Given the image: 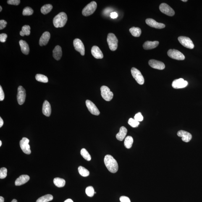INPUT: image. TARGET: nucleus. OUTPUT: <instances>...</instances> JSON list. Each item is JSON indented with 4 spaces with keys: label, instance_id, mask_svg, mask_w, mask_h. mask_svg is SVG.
Here are the masks:
<instances>
[{
    "label": "nucleus",
    "instance_id": "obj_1",
    "mask_svg": "<svg viewBox=\"0 0 202 202\" xmlns=\"http://www.w3.org/2000/svg\"><path fill=\"white\" fill-rule=\"evenodd\" d=\"M104 163L108 170L111 173H115L118 169L117 161L111 155H106L104 157Z\"/></svg>",
    "mask_w": 202,
    "mask_h": 202
},
{
    "label": "nucleus",
    "instance_id": "obj_2",
    "mask_svg": "<svg viewBox=\"0 0 202 202\" xmlns=\"http://www.w3.org/2000/svg\"><path fill=\"white\" fill-rule=\"evenodd\" d=\"M67 20V15L64 12L60 13L53 19V24L56 28L62 27L66 25Z\"/></svg>",
    "mask_w": 202,
    "mask_h": 202
},
{
    "label": "nucleus",
    "instance_id": "obj_3",
    "mask_svg": "<svg viewBox=\"0 0 202 202\" xmlns=\"http://www.w3.org/2000/svg\"><path fill=\"white\" fill-rule=\"evenodd\" d=\"M118 40L115 35L112 33L108 34L107 42L110 49L111 51H115L118 47Z\"/></svg>",
    "mask_w": 202,
    "mask_h": 202
},
{
    "label": "nucleus",
    "instance_id": "obj_4",
    "mask_svg": "<svg viewBox=\"0 0 202 202\" xmlns=\"http://www.w3.org/2000/svg\"><path fill=\"white\" fill-rule=\"evenodd\" d=\"M97 8V4L96 2H91L83 9L82 15L85 17L91 15L96 11Z\"/></svg>",
    "mask_w": 202,
    "mask_h": 202
},
{
    "label": "nucleus",
    "instance_id": "obj_5",
    "mask_svg": "<svg viewBox=\"0 0 202 202\" xmlns=\"http://www.w3.org/2000/svg\"><path fill=\"white\" fill-rule=\"evenodd\" d=\"M101 95L102 98L106 101H110L114 97V94L111 91L109 87L102 86L101 88Z\"/></svg>",
    "mask_w": 202,
    "mask_h": 202
},
{
    "label": "nucleus",
    "instance_id": "obj_6",
    "mask_svg": "<svg viewBox=\"0 0 202 202\" xmlns=\"http://www.w3.org/2000/svg\"><path fill=\"white\" fill-rule=\"evenodd\" d=\"M167 54L169 57L177 60H182L185 59V56L176 50H169L168 51Z\"/></svg>",
    "mask_w": 202,
    "mask_h": 202
},
{
    "label": "nucleus",
    "instance_id": "obj_7",
    "mask_svg": "<svg viewBox=\"0 0 202 202\" xmlns=\"http://www.w3.org/2000/svg\"><path fill=\"white\" fill-rule=\"evenodd\" d=\"M131 73L132 77L137 83L140 85L143 84L145 82L144 78L139 70L135 67H132L131 69Z\"/></svg>",
    "mask_w": 202,
    "mask_h": 202
},
{
    "label": "nucleus",
    "instance_id": "obj_8",
    "mask_svg": "<svg viewBox=\"0 0 202 202\" xmlns=\"http://www.w3.org/2000/svg\"><path fill=\"white\" fill-rule=\"evenodd\" d=\"M178 39L181 44L186 48L192 49L194 47L193 42L188 37L181 36L179 37Z\"/></svg>",
    "mask_w": 202,
    "mask_h": 202
},
{
    "label": "nucleus",
    "instance_id": "obj_9",
    "mask_svg": "<svg viewBox=\"0 0 202 202\" xmlns=\"http://www.w3.org/2000/svg\"><path fill=\"white\" fill-rule=\"evenodd\" d=\"M29 140L26 137L22 138L20 142L21 149L26 154L28 155L30 154L31 153L30 146L29 144Z\"/></svg>",
    "mask_w": 202,
    "mask_h": 202
},
{
    "label": "nucleus",
    "instance_id": "obj_10",
    "mask_svg": "<svg viewBox=\"0 0 202 202\" xmlns=\"http://www.w3.org/2000/svg\"><path fill=\"white\" fill-rule=\"evenodd\" d=\"M159 9L162 12L168 16H173L175 14L173 9L165 3L161 4L159 5Z\"/></svg>",
    "mask_w": 202,
    "mask_h": 202
},
{
    "label": "nucleus",
    "instance_id": "obj_11",
    "mask_svg": "<svg viewBox=\"0 0 202 202\" xmlns=\"http://www.w3.org/2000/svg\"><path fill=\"white\" fill-rule=\"evenodd\" d=\"M74 46L76 51L79 52L82 56L84 55L85 47L81 40L79 39H75L74 40Z\"/></svg>",
    "mask_w": 202,
    "mask_h": 202
},
{
    "label": "nucleus",
    "instance_id": "obj_12",
    "mask_svg": "<svg viewBox=\"0 0 202 202\" xmlns=\"http://www.w3.org/2000/svg\"><path fill=\"white\" fill-rule=\"evenodd\" d=\"M26 97V91L23 87L20 86L18 88L17 99L18 102L22 105L25 102Z\"/></svg>",
    "mask_w": 202,
    "mask_h": 202
},
{
    "label": "nucleus",
    "instance_id": "obj_13",
    "mask_svg": "<svg viewBox=\"0 0 202 202\" xmlns=\"http://www.w3.org/2000/svg\"><path fill=\"white\" fill-rule=\"evenodd\" d=\"M86 104L87 108L91 114L95 115H98L100 112L96 106L93 102L87 100L86 101Z\"/></svg>",
    "mask_w": 202,
    "mask_h": 202
},
{
    "label": "nucleus",
    "instance_id": "obj_14",
    "mask_svg": "<svg viewBox=\"0 0 202 202\" xmlns=\"http://www.w3.org/2000/svg\"><path fill=\"white\" fill-rule=\"evenodd\" d=\"M188 85V82L182 78L177 79L173 81L172 86L175 89H180L185 88Z\"/></svg>",
    "mask_w": 202,
    "mask_h": 202
},
{
    "label": "nucleus",
    "instance_id": "obj_15",
    "mask_svg": "<svg viewBox=\"0 0 202 202\" xmlns=\"http://www.w3.org/2000/svg\"><path fill=\"white\" fill-rule=\"evenodd\" d=\"M149 64L153 68L163 70L165 68L164 63L155 60H151L149 61Z\"/></svg>",
    "mask_w": 202,
    "mask_h": 202
},
{
    "label": "nucleus",
    "instance_id": "obj_16",
    "mask_svg": "<svg viewBox=\"0 0 202 202\" xmlns=\"http://www.w3.org/2000/svg\"><path fill=\"white\" fill-rule=\"evenodd\" d=\"M146 23L149 26L153 28L161 29L165 27L164 24L157 22L156 20L152 19H148L146 20Z\"/></svg>",
    "mask_w": 202,
    "mask_h": 202
},
{
    "label": "nucleus",
    "instance_id": "obj_17",
    "mask_svg": "<svg viewBox=\"0 0 202 202\" xmlns=\"http://www.w3.org/2000/svg\"><path fill=\"white\" fill-rule=\"evenodd\" d=\"M177 135L179 137H182V139L184 142H188L191 140L192 135L190 132L183 130L179 131Z\"/></svg>",
    "mask_w": 202,
    "mask_h": 202
},
{
    "label": "nucleus",
    "instance_id": "obj_18",
    "mask_svg": "<svg viewBox=\"0 0 202 202\" xmlns=\"http://www.w3.org/2000/svg\"><path fill=\"white\" fill-rule=\"evenodd\" d=\"M91 52L92 55L96 59H102L103 57L102 52L98 46H93L91 48Z\"/></svg>",
    "mask_w": 202,
    "mask_h": 202
},
{
    "label": "nucleus",
    "instance_id": "obj_19",
    "mask_svg": "<svg viewBox=\"0 0 202 202\" xmlns=\"http://www.w3.org/2000/svg\"><path fill=\"white\" fill-rule=\"evenodd\" d=\"M50 38V34L48 32H45L42 35L39 40V45L43 46H46Z\"/></svg>",
    "mask_w": 202,
    "mask_h": 202
},
{
    "label": "nucleus",
    "instance_id": "obj_20",
    "mask_svg": "<svg viewBox=\"0 0 202 202\" xmlns=\"http://www.w3.org/2000/svg\"><path fill=\"white\" fill-rule=\"evenodd\" d=\"M30 179V177L27 175H22L16 179L15 184L16 186H21L26 183Z\"/></svg>",
    "mask_w": 202,
    "mask_h": 202
},
{
    "label": "nucleus",
    "instance_id": "obj_21",
    "mask_svg": "<svg viewBox=\"0 0 202 202\" xmlns=\"http://www.w3.org/2000/svg\"><path fill=\"white\" fill-rule=\"evenodd\" d=\"M51 112L50 104L47 101H45L43 104V114L46 116H50L51 115Z\"/></svg>",
    "mask_w": 202,
    "mask_h": 202
},
{
    "label": "nucleus",
    "instance_id": "obj_22",
    "mask_svg": "<svg viewBox=\"0 0 202 202\" xmlns=\"http://www.w3.org/2000/svg\"><path fill=\"white\" fill-rule=\"evenodd\" d=\"M159 42L157 41L145 42L143 45L144 49L146 50H151L156 47L159 45Z\"/></svg>",
    "mask_w": 202,
    "mask_h": 202
},
{
    "label": "nucleus",
    "instance_id": "obj_23",
    "mask_svg": "<svg viewBox=\"0 0 202 202\" xmlns=\"http://www.w3.org/2000/svg\"><path fill=\"white\" fill-rule=\"evenodd\" d=\"M127 132V128L125 127H121L119 130V132L116 135V139L119 141H122L125 139Z\"/></svg>",
    "mask_w": 202,
    "mask_h": 202
},
{
    "label": "nucleus",
    "instance_id": "obj_24",
    "mask_svg": "<svg viewBox=\"0 0 202 202\" xmlns=\"http://www.w3.org/2000/svg\"><path fill=\"white\" fill-rule=\"evenodd\" d=\"M62 55V50L61 47L59 46H56L53 51V57L56 60L60 59Z\"/></svg>",
    "mask_w": 202,
    "mask_h": 202
},
{
    "label": "nucleus",
    "instance_id": "obj_25",
    "mask_svg": "<svg viewBox=\"0 0 202 202\" xmlns=\"http://www.w3.org/2000/svg\"><path fill=\"white\" fill-rule=\"evenodd\" d=\"M19 44H20L21 51L22 53L25 55H28L29 53V47L26 42L25 40H21L19 41Z\"/></svg>",
    "mask_w": 202,
    "mask_h": 202
},
{
    "label": "nucleus",
    "instance_id": "obj_26",
    "mask_svg": "<svg viewBox=\"0 0 202 202\" xmlns=\"http://www.w3.org/2000/svg\"><path fill=\"white\" fill-rule=\"evenodd\" d=\"M53 182L54 185L59 187H64L65 185L66 181L64 179L59 177L54 178Z\"/></svg>",
    "mask_w": 202,
    "mask_h": 202
},
{
    "label": "nucleus",
    "instance_id": "obj_27",
    "mask_svg": "<svg viewBox=\"0 0 202 202\" xmlns=\"http://www.w3.org/2000/svg\"><path fill=\"white\" fill-rule=\"evenodd\" d=\"M129 31L132 35L135 37H139L141 34V29L139 27H132L130 29Z\"/></svg>",
    "mask_w": 202,
    "mask_h": 202
},
{
    "label": "nucleus",
    "instance_id": "obj_28",
    "mask_svg": "<svg viewBox=\"0 0 202 202\" xmlns=\"http://www.w3.org/2000/svg\"><path fill=\"white\" fill-rule=\"evenodd\" d=\"M133 143V139L132 136H128L124 140V146L127 149L132 148V143Z\"/></svg>",
    "mask_w": 202,
    "mask_h": 202
},
{
    "label": "nucleus",
    "instance_id": "obj_29",
    "mask_svg": "<svg viewBox=\"0 0 202 202\" xmlns=\"http://www.w3.org/2000/svg\"><path fill=\"white\" fill-rule=\"evenodd\" d=\"M53 195L47 194L44 195L37 200L36 202H48L52 201L53 200Z\"/></svg>",
    "mask_w": 202,
    "mask_h": 202
},
{
    "label": "nucleus",
    "instance_id": "obj_30",
    "mask_svg": "<svg viewBox=\"0 0 202 202\" xmlns=\"http://www.w3.org/2000/svg\"><path fill=\"white\" fill-rule=\"evenodd\" d=\"M30 27L29 25L24 26L22 28V30L20 32V35L23 36L25 35L29 36L30 33Z\"/></svg>",
    "mask_w": 202,
    "mask_h": 202
},
{
    "label": "nucleus",
    "instance_id": "obj_31",
    "mask_svg": "<svg viewBox=\"0 0 202 202\" xmlns=\"http://www.w3.org/2000/svg\"><path fill=\"white\" fill-rule=\"evenodd\" d=\"M53 8L51 4H46L43 5L41 9V12L42 14H46L49 13L52 10Z\"/></svg>",
    "mask_w": 202,
    "mask_h": 202
},
{
    "label": "nucleus",
    "instance_id": "obj_32",
    "mask_svg": "<svg viewBox=\"0 0 202 202\" xmlns=\"http://www.w3.org/2000/svg\"><path fill=\"white\" fill-rule=\"evenodd\" d=\"M78 172L81 176L83 177L88 176L90 174V172L88 169L82 166H80L78 169Z\"/></svg>",
    "mask_w": 202,
    "mask_h": 202
},
{
    "label": "nucleus",
    "instance_id": "obj_33",
    "mask_svg": "<svg viewBox=\"0 0 202 202\" xmlns=\"http://www.w3.org/2000/svg\"><path fill=\"white\" fill-rule=\"evenodd\" d=\"M80 154L85 159L88 161L91 160V158L90 154L84 148L82 149L80 151Z\"/></svg>",
    "mask_w": 202,
    "mask_h": 202
},
{
    "label": "nucleus",
    "instance_id": "obj_34",
    "mask_svg": "<svg viewBox=\"0 0 202 202\" xmlns=\"http://www.w3.org/2000/svg\"><path fill=\"white\" fill-rule=\"evenodd\" d=\"M35 78L38 81L43 83H47L48 81V77L42 74H37L36 75Z\"/></svg>",
    "mask_w": 202,
    "mask_h": 202
},
{
    "label": "nucleus",
    "instance_id": "obj_35",
    "mask_svg": "<svg viewBox=\"0 0 202 202\" xmlns=\"http://www.w3.org/2000/svg\"><path fill=\"white\" fill-rule=\"evenodd\" d=\"M85 192H86L87 196L93 197L95 193L94 189L93 187H87L86 190H85Z\"/></svg>",
    "mask_w": 202,
    "mask_h": 202
},
{
    "label": "nucleus",
    "instance_id": "obj_36",
    "mask_svg": "<svg viewBox=\"0 0 202 202\" xmlns=\"http://www.w3.org/2000/svg\"><path fill=\"white\" fill-rule=\"evenodd\" d=\"M128 124L132 127L135 128L138 127L140 123L135 119L130 118L128 121Z\"/></svg>",
    "mask_w": 202,
    "mask_h": 202
},
{
    "label": "nucleus",
    "instance_id": "obj_37",
    "mask_svg": "<svg viewBox=\"0 0 202 202\" xmlns=\"http://www.w3.org/2000/svg\"><path fill=\"white\" fill-rule=\"evenodd\" d=\"M33 9L29 7H27L24 9L22 14L23 15H30L33 14Z\"/></svg>",
    "mask_w": 202,
    "mask_h": 202
},
{
    "label": "nucleus",
    "instance_id": "obj_38",
    "mask_svg": "<svg viewBox=\"0 0 202 202\" xmlns=\"http://www.w3.org/2000/svg\"><path fill=\"white\" fill-rule=\"evenodd\" d=\"M7 169L6 168L3 167L0 169V178L4 179L7 176Z\"/></svg>",
    "mask_w": 202,
    "mask_h": 202
},
{
    "label": "nucleus",
    "instance_id": "obj_39",
    "mask_svg": "<svg viewBox=\"0 0 202 202\" xmlns=\"http://www.w3.org/2000/svg\"><path fill=\"white\" fill-rule=\"evenodd\" d=\"M134 119L138 122H141L143 120V117L141 113L139 112L135 115Z\"/></svg>",
    "mask_w": 202,
    "mask_h": 202
},
{
    "label": "nucleus",
    "instance_id": "obj_40",
    "mask_svg": "<svg viewBox=\"0 0 202 202\" xmlns=\"http://www.w3.org/2000/svg\"><path fill=\"white\" fill-rule=\"evenodd\" d=\"M20 2L19 0H9L7 1V3L9 5H18Z\"/></svg>",
    "mask_w": 202,
    "mask_h": 202
},
{
    "label": "nucleus",
    "instance_id": "obj_41",
    "mask_svg": "<svg viewBox=\"0 0 202 202\" xmlns=\"http://www.w3.org/2000/svg\"><path fill=\"white\" fill-rule=\"evenodd\" d=\"M7 38V35L5 33H2L0 35V41L1 43L5 42L6 38Z\"/></svg>",
    "mask_w": 202,
    "mask_h": 202
},
{
    "label": "nucleus",
    "instance_id": "obj_42",
    "mask_svg": "<svg viewBox=\"0 0 202 202\" xmlns=\"http://www.w3.org/2000/svg\"><path fill=\"white\" fill-rule=\"evenodd\" d=\"M7 24V22L5 20H0V29L2 30L5 28Z\"/></svg>",
    "mask_w": 202,
    "mask_h": 202
},
{
    "label": "nucleus",
    "instance_id": "obj_43",
    "mask_svg": "<svg viewBox=\"0 0 202 202\" xmlns=\"http://www.w3.org/2000/svg\"><path fill=\"white\" fill-rule=\"evenodd\" d=\"M119 200L121 202H131L130 198L126 196H121Z\"/></svg>",
    "mask_w": 202,
    "mask_h": 202
},
{
    "label": "nucleus",
    "instance_id": "obj_44",
    "mask_svg": "<svg viewBox=\"0 0 202 202\" xmlns=\"http://www.w3.org/2000/svg\"><path fill=\"white\" fill-rule=\"evenodd\" d=\"M5 98V94L4 91L2 90V87L0 86V101H3Z\"/></svg>",
    "mask_w": 202,
    "mask_h": 202
},
{
    "label": "nucleus",
    "instance_id": "obj_45",
    "mask_svg": "<svg viewBox=\"0 0 202 202\" xmlns=\"http://www.w3.org/2000/svg\"><path fill=\"white\" fill-rule=\"evenodd\" d=\"M118 15L117 13L116 12H112L111 13L110 17L111 19H115L118 17Z\"/></svg>",
    "mask_w": 202,
    "mask_h": 202
},
{
    "label": "nucleus",
    "instance_id": "obj_46",
    "mask_svg": "<svg viewBox=\"0 0 202 202\" xmlns=\"http://www.w3.org/2000/svg\"><path fill=\"white\" fill-rule=\"evenodd\" d=\"M3 124H4V121L3 119L1 117L0 118V127L2 126Z\"/></svg>",
    "mask_w": 202,
    "mask_h": 202
},
{
    "label": "nucleus",
    "instance_id": "obj_47",
    "mask_svg": "<svg viewBox=\"0 0 202 202\" xmlns=\"http://www.w3.org/2000/svg\"><path fill=\"white\" fill-rule=\"evenodd\" d=\"M64 202H74V201H73L72 200L70 199H68L65 200Z\"/></svg>",
    "mask_w": 202,
    "mask_h": 202
},
{
    "label": "nucleus",
    "instance_id": "obj_48",
    "mask_svg": "<svg viewBox=\"0 0 202 202\" xmlns=\"http://www.w3.org/2000/svg\"><path fill=\"white\" fill-rule=\"evenodd\" d=\"M4 199L2 197H0V202H4Z\"/></svg>",
    "mask_w": 202,
    "mask_h": 202
},
{
    "label": "nucleus",
    "instance_id": "obj_49",
    "mask_svg": "<svg viewBox=\"0 0 202 202\" xmlns=\"http://www.w3.org/2000/svg\"><path fill=\"white\" fill-rule=\"evenodd\" d=\"M11 202H17V201L15 199H14Z\"/></svg>",
    "mask_w": 202,
    "mask_h": 202
},
{
    "label": "nucleus",
    "instance_id": "obj_50",
    "mask_svg": "<svg viewBox=\"0 0 202 202\" xmlns=\"http://www.w3.org/2000/svg\"><path fill=\"white\" fill-rule=\"evenodd\" d=\"M182 1L183 2H187V0H182Z\"/></svg>",
    "mask_w": 202,
    "mask_h": 202
},
{
    "label": "nucleus",
    "instance_id": "obj_51",
    "mask_svg": "<svg viewBox=\"0 0 202 202\" xmlns=\"http://www.w3.org/2000/svg\"><path fill=\"white\" fill-rule=\"evenodd\" d=\"M0 9H1V10H0V12H1V11H2V7L1 6H0Z\"/></svg>",
    "mask_w": 202,
    "mask_h": 202
},
{
    "label": "nucleus",
    "instance_id": "obj_52",
    "mask_svg": "<svg viewBox=\"0 0 202 202\" xmlns=\"http://www.w3.org/2000/svg\"><path fill=\"white\" fill-rule=\"evenodd\" d=\"M2 141H0V146H2Z\"/></svg>",
    "mask_w": 202,
    "mask_h": 202
},
{
    "label": "nucleus",
    "instance_id": "obj_53",
    "mask_svg": "<svg viewBox=\"0 0 202 202\" xmlns=\"http://www.w3.org/2000/svg\"><path fill=\"white\" fill-rule=\"evenodd\" d=\"M95 193H96V192H95Z\"/></svg>",
    "mask_w": 202,
    "mask_h": 202
}]
</instances>
